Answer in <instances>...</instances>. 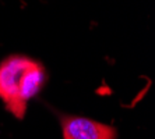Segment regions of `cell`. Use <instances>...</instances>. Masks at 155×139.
<instances>
[{"label": "cell", "mask_w": 155, "mask_h": 139, "mask_svg": "<svg viewBox=\"0 0 155 139\" xmlns=\"http://www.w3.org/2000/svg\"><path fill=\"white\" fill-rule=\"evenodd\" d=\"M46 81V70L39 61L11 54L0 63V100L10 114L22 120L28 102L39 95Z\"/></svg>", "instance_id": "1"}, {"label": "cell", "mask_w": 155, "mask_h": 139, "mask_svg": "<svg viewBox=\"0 0 155 139\" xmlns=\"http://www.w3.org/2000/svg\"><path fill=\"white\" fill-rule=\"evenodd\" d=\"M60 127L63 139H116L117 131L112 125L104 124L81 115H61Z\"/></svg>", "instance_id": "2"}]
</instances>
